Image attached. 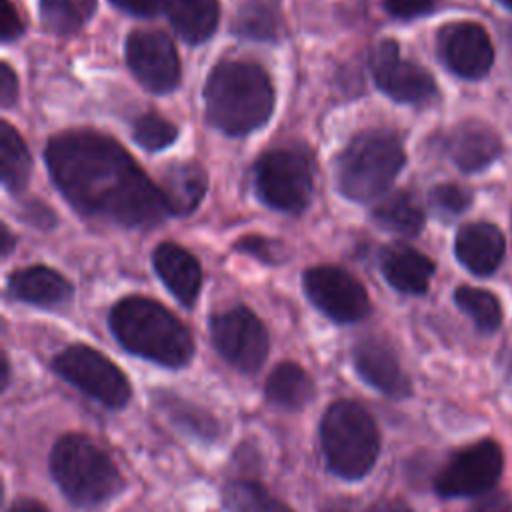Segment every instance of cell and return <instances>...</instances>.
Segmentation results:
<instances>
[{"label": "cell", "mask_w": 512, "mask_h": 512, "mask_svg": "<svg viewBox=\"0 0 512 512\" xmlns=\"http://www.w3.org/2000/svg\"><path fill=\"white\" fill-rule=\"evenodd\" d=\"M48 172L70 206L122 228H152L168 214L162 190L110 136L66 130L44 150Z\"/></svg>", "instance_id": "1"}, {"label": "cell", "mask_w": 512, "mask_h": 512, "mask_svg": "<svg viewBox=\"0 0 512 512\" xmlns=\"http://www.w3.org/2000/svg\"><path fill=\"white\" fill-rule=\"evenodd\" d=\"M274 86L254 62L222 60L204 86L206 120L228 136H246L268 122L274 112Z\"/></svg>", "instance_id": "2"}, {"label": "cell", "mask_w": 512, "mask_h": 512, "mask_svg": "<svg viewBox=\"0 0 512 512\" xmlns=\"http://www.w3.org/2000/svg\"><path fill=\"white\" fill-rule=\"evenodd\" d=\"M110 330L120 346L166 368H182L194 356L190 330L162 304L126 296L110 310Z\"/></svg>", "instance_id": "3"}, {"label": "cell", "mask_w": 512, "mask_h": 512, "mask_svg": "<svg viewBox=\"0 0 512 512\" xmlns=\"http://www.w3.org/2000/svg\"><path fill=\"white\" fill-rule=\"evenodd\" d=\"M404 162V146L394 132L380 128L360 132L336 158V186L354 202L376 200L396 180Z\"/></svg>", "instance_id": "4"}, {"label": "cell", "mask_w": 512, "mask_h": 512, "mask_svg": "<svg viewBox=\"0 0 512 512\" xmlns=\"http://www.w3.org/2000/svg\"><path fill=\"white\" fill-rule=\"evenodd\" d=\"M50 474L62 494L80 508L100 506L122 488L116 464L84 434H66L54 444Z\"/></svg>", "instance_id": "5"}, {"label": "cell", "mask_w": 512, "mask_h": 512, "mask_svg": "<svg viewBox=\"0 0 512 512\" xmlns=\"http://www.w3.org/2000/svg\"><path fill=\"white\" fill-rule=\"evenodd\" d=\"M320 442L328 468L344 480H360L380 452V434L370 412L354 400L334 402L320 422Z\"/></svg>", "instance_id": "6"}, {"label": "cell", "mask_w": 512, "mask_h": 512, "mask_svg": "<svg viewBox=\"0 0 512 512\" xmlns=\"http://www.w3.org/2000/svg\"><path fill=\"white\" fill-rule=\"evenodd\" d=\"M254 190L266 206L278 212H304L314 190L310 154L294 146L266 150L254 164Z\"/></svg>", "instance_id": "7"}, {"label": "cell", "mask_w": 512, "mask_h": 512, "mask_svg": "<svg viewBox=\"0 0 512 512\" xmlns=\"http://www.w3.org/2000/svg\"><path fill=\"white\" fill-rule=\"evenodd\" d=\"M52 370L60 378L112 410L126 406L132 396L130 382L126 380L122 370L102 352L86 344H72L58 352L52 358Z\"/></svg>", "instance_id": "8"}, {"label": "cell", "mask_w": 512, "mask_h": 512, "mask_svg": "<svg viewBox=\"0 0 512 512\" xmlns=\"http://www.w3.org/2000/svg\"><path fill=\"white\" fill-rule=\"evenodd\" d=\"M210 336L220 356L236 370L252 374L268 356V332L246 306H234L210 318Z\"/></svg>", "instance_id": "9"}, {"label": "cell", "mask_w": 512, "mask_h": 512, "mask_svg": "<svg viewBox=\"0 0 512 512\" xmlns=\"http://www.w3.org/2000/svg\"><path fill=\"white\" fill-rule=\"evenodd\" d=\"M504 456L494 440L470 444L444 464L434 480V490L442 498L482 496L492 490L502 474Z\"/></svg>", "instance_id": "10"}, {"label": "cell", "mask_w": 512, "mask_h": 512, "mask_svg": "<svg viewBox=\"0 0 512 512\" xmlns=\"http://www.w3.org/2000/svg\"><path fill=\"white\" fill-rule=\"evenodd\" d=\"M302 286L308 300L338 324L358 322L370 312L364 286L338 266L308 268L302 274Z\"/></svg>", "instance_id": "11"}, {"label": "cell", "mask_w": 512, "mask_h": 512, "mask_svg": "<svg viewBox=\"0 0 512 512\" xmlns=\"http://www.w3.org/2000/svg\"><path fill=\"white\" fill-rule=\"evenodd\" d=\"M124 56L130 72L146 90L166 94L180 84V58L174 42L164 32H130L124 46Z\"/></svg>", "instance_id": "12"}, {"label": "cell", "mask_w": 512, "mask_h": 512, "mask_svg": "<svg viewBox=\"0 0 512 512\" xmlns=\"http://www.w3.org/2000/svg\"><path fill=\"white\" fill-rule=\"evenodd\" d=\"M370 70L376 86L394 102L424 104L436 96V82L430 72L402 58L394 40H382L374 48Z\"/></svg>", "instance_id": "13"}, {"label": "cell", "mask_w": 512, "mask_h": 512, "mask_svg": "<svg viewBox=\"0 0 512 512\" xmlns=\"http://www.w3.org/2000/svg\"><path fill=\"white\" fill-rule=\"evenodd\" d=\"M436 48L442 64L464 80L484 78L494 64L492 40L478 22L444 24L436 36Z\"/></svg>", "instance_id": "14"}, {"label": "cell", "mask_w": 512, "mask_h": 512, "mask_svg": "<svg viewBox=\"0 0 512 512\" xmlns=\"http://www.w3.org/2000/svg\"><path fill=\"white\" fill-rule=\"evenodd\" d=\"M352 360L358 376L378 392L394 400H402L410 396L412 392L410 380L400 368V362L394 350L384 340L380 338L360 340L354 346Z\"/></svg>", "instance_id": "15"}, {"label": "cell", "mask_w": 512, "mask_h": 512, "mask_svg": "<svg viewBox=\"0 0 512 512\" xmlns=\"http://www.w3.org/2000/svg\"><path fill=\"white\" fill-rule=\"evenodd\" d=\"M450 160L466 174L486 170L502 154L498 132L482 120H464L456 124L446 138Z\"/></svg>", "instance_id": "16"}, {"label": "cell", "mask_w": 512, "mask_h": 512, "mask_svg": "<svg viewBox=\"0 0 512 512\" xmlns=\"http://www.w3.org/2000/svg\"><path fill=\"white\" fill-rule=\"evenodd\" d=\"M458 262L476 276H490L506 254V238L492 222H470L458 228L454 238Z\"/></svg>", "instance_id": "17"}, {"label": "cell", "mask_w": 512, "mask_h": 512, "mask_svg": "<svg viewBox=\"0 0 512 512\" xmlns=\"http://www.w3.org/2000/svg\"><path fill=\"white\" fill-rule=\"evenodd\" d=\"M152 264L168 292L182 306L192 308L202 286V268L198 260L180 244L162 242L152 254Z\"/></svg>", "instance_id": "18"}, {"label": "cell", "mask_w": 512, "mask_h": 512, "mask_svg": "<svg viewBox=\"0 0 512 512\" xmlns=\"http://www.w3.org/2000/svg\"><path fill=\"white\" fill-rule=\"evenodd\" d=\"M380 270L398 292L424 294L436 266L426 254L406 244H390L380 254Z\"/></svg>", "instance_id": "19"}, {"label": "cell", "mask_w": 512, "mask_h": 512, "mask_svg": "<svg viewBox=\"0 0 512 512\" xmlns=\"http://www.w3.org/2000/svg\"><path fill=\"white\" fill-rule=\"evenodd\" d=\"M8 292L20 302L52 308L70 300L72 284L56 270L36 264L14 270L8 276Z\"/></svg>", "instance_id": "20"}, {"label": "cell", "mask_w": 512, "mask_h": 512, "mask_svg": "<svg viewBox=\"0 0 512 512\" xmlns=\"http://www.w3.org/2000/svg\"><path fill=\"white\" fill-rule=\"evenodd\" d=\"M160 190L170 214L188 216L200 206L208 190V176L196 162H178L166 168Z\"/></svg>", "instance_id": "21"}, {"label": "cell", "mask_w": 512, "mask_h": 512, "mask_svg": "<svg viewBox=\"0 0 512 512\" xmlns=\"http://www.w3.org/2000/svg\"><path fill=\"white\" fill-rule=\"evenodd\" d=\"M232 32L256 42L282 40L286 24L278 0H246L232 18Z\"/></svg>", "instance_id": "22"}, {"label": "cell", "mask_w": 512, "mask_h": 512, "mask_svg": "<svg viewBox=\"0 0 512 512\" xmlns=\"http://www.w3.org/2000/svg\"><path fill=\"white\" fill-rule=\"evenodd\" d=\"M168 18L186 44H202L218 26V0H170Z\"/></svg>", "instance_id": "23"}, {"label": "cell", "mask_w": 512, "mask_h": 512, "mask_svg": "<svg viewBox=\"0 0 512 512\" xmlns=\"http://www.w3.org/2000/svg\"><path fill=\"white\" fill-rule=\"evenodd\" d=\"M270 404L282 410H300L314 396V382L296 362H280L268 376L264 386Z\"/></svg>", "instance_id": "24"}, {"label": "cell", "mask_w": 512, "mask_h": 512, "mask_svg": "<svg viewBox=\"0 0 512 512\" xmlns=\"http://www.w3.org/2000/svg\"><path fill=\"white\" fill-rule=\"evenodd\" d=\"M372 218L378 226L402 236H418L424 226L422 206L410 192L404 190L382 198L376 204Z\"/></svg>", "instance_id": "25"}, {"label": "cell", "mask_w": 512, "mask_h": 512, "mask_svg": "<svg viewBox=\"0 0 512 512\" xmlns=\"http://www.w3.org/2000/svg\"><path fill=\"white\" fill-rule=\"evenodd\" d=\"M0 156L4 188L12 194L22 192L30 178L32 160L22 136L6 120L0 122Z\"/></svg>", "instance_id": "26"}, {"label": "cell", "mask_w": 512, "mask_h": 512, "mask_svg": "<svg viewBox=\"0 0 512 512\" xmlns=\"http://www.w3.org/2000/svg\"><path fill=\"white\" fill-rule=\"evenodd\" d=\"M224 506L228 512H292L254 480L238 478L224 486Z\"/></svg>", "instance_id": "27"}, {"label": "cell", "mask_w": 512, "mask_h": 512, "mask_svg": "<svg viewBox=\"0 0 512 512\" xmlns=\"http://www.w3.org/2000/svg\"><path fill=\"white\" fill-rule=\"evenodd\" d=\"M96 0H40V16L56 34L78 32L94 14Z\"/></svg>", "instance_id": "28"}, {"label": "cell", "mask_w": 512, "mask_h": 512, "mask_svg": "<svg viewBox=\"0 0 512 512\" xmlns=\"http://www.w3.org/2000/svg\"><path fill=\"white\" fill-rule=\"evenodd\" d=\"M454 302L472 318L480 332H494L500 328L502 306L492 292L474 286H460L454 290Z\"/></svg>", "instance_id": "29"}, {"label": "cell", "mask_w": 512, "mask_h": 512, "mask_svg": "<svg viewBox=\"0 0 512 512\" xmlns=\"http://www.w3.org/2000/svg\"><path fill=\"white\" fill-rule=\"evenodd\" d=\"M132 136L138 146L148 152L168 148L178 138V128L156 112L140 114L132 124Z\"/></svg>", "instance_id": "30"}, {"label": "cell", "mask_w": 512, "mask_h": 512, "mask_svg": "<svg viewBox=\"0 0 512 512\" xmlns=\"http://www.w3.org/2000/svg\"><path fill=\"white\" fill-rule=\"evenodd\" d=\"M168 400L170 402L166 406V412L170 414V418L176 424L184 426L186 430H190L192 434H196V436H200L204 440H210V438H214L218 434V424H216V420L210 414L198 410L196 406L182 404L178 398H168Z\"/></svg>", "instance_id": "31"}, {"label": "cell", "mask_w": 512, "mask_h": 512, "mask_svg": "<svg viewBox=\"0 0 512 512\" xmlns=\"http://www.w3.org/2000/svg\"><path fill=\"white\" fill-rule=\"evenodd\" d=\"M428 202L432 206V210L442 216V218H454L458 214H462L470 202H472V194L454 184V182H444V184H438L430 190L428 194Z\"/></svg>", "instance_id": "32"}, {"label": "cell", "mask_w": 512, "mask_h": 512, "mask_svg": "<svg viewBox=\"0 0 512 512\" xmlns=\"http://www.w3.org/2000/svg\"><path fill=\"white\" fill-rule=\"evenodd\" d=\"M236 250L238 252H244V254H250L266 264H278L286 258V252H284V246L272 238H264V236H256V234H250V236H244L236 242Z\"/></svg>", "instance_id": "33"}, {"label": "cell", "mask_w": 512, "mask_h": 512, "mask_svg": "<svg viewBox=\"0 0 512 512\" xmlns=\"http://www.w3.org/2000/svg\"><path fill=\"white\" fill-rule=\"evenodd\" d=\"M436 0H384V8L388 14L400 20H414L426 16L434 10Z\"/></svg>", "instance_id": "34"}, {"label": "cell", "mask_w": 512, "mask_h": 512, "mask_svg": "<svg viewBox=\"0 0 512 512\" xmlns=\"http://www.w3.org/2000/svg\"><path fill=\"white\" fill-rule=\"evenodd\" d=\"M0 38L2 42H12L22 36L24 32V22L18 16L16 6L10 0H2V16H0Z\"/></svg>", "instance_id": "35"}, {"label": "cell", "mask_w": 512, "mask_h": 512, "mask_svg": "<svg viewBox=\"0 0 512 512\" xmlns=\"http://www.w3.org/2000/svg\"><path fill=\"white\" fill-rule=\"evenodd\" d=\"M18 100V78L10 64L2 62L0 66V102L4 108H10Z\"/></svg>", "instance_id": "36"}, {"label": "cell", "mask_w": 512, "mask_h": 512, "mask_svg": "<svg viewBox=\"0 0 512 512\" xmlns=\"http://www.w3.org/2000/svg\"><path fill=\"white\" fill-rule=\"evenodd\" d=\"M470 512H512V500L504 492L482 494Z\"/></svg>", "instance_id": "37"}, {"label": "cell", "mask_w": 512, "mask_h": 512, "mask_svg": "<svg viewBox=\"0 0 512 512\" xmlns=\"http://www.w3.org/2000/svg\"><path fill=\"white\" fill-rule=\"evenodd\" d=\"M114 2L120 10L134 14V16H152L158 10L166 8L170 0H110Z\"/></svg>", "instance_id": "38"}, {"label": "cell", "mask_w": 512, "mask_h": 512, "mask_svg": "<svg viewBox=\"0 0 512 512\" xmlns=\"http://www.w3.org/2000/svg\"><path fill=\"white\" fill-rule=\"evenodd\" d=\"M22 218H28L34 226H40V228H52L56 224L54 212L48 206H44L42 202H38V200H32V202H28L24 206Z\"/></svg>", "instance_id": "39"}, {"label": "cell", "mask_w": 512, "mask_h": 512, "mask_svg": "<svg viewBox=\"0 0 512 512\" xmlns=\"http://www.w3.org/2000/svg\"><path fill=\"white\" fill-rule=\"evenodd\" d=\"M366 512H412V508L404 500H400V498H388V500L376 502Z\"/></svg>", "instance_id": "40"}, {"label": "cell", "mask_w": 512, "mask_h": 512, "mask_svg": "<svg viewBox=\"0 0 512 512\" xmlns=\"http://www.w3.org/2000/svg\"><path fill=\"white\" fill-rule=\"evenodd\" d=\"M6 512H46V508L36 500L22 498V500H16Z\"/></svg>", "instance_id": "41"}, {"label": "cell", "mask_w": 512, "mask_h": 512, "mask_svg": "<svg viewBox=\"0 0 512 512\" xmlns=\"http://www.w3.org/2000/svg\"><path fill=\"white\" fill-rule=\"evenodd\" d=\"M14 244H16V238L12 236L10 228L6 224H2L0 226V252H2V256H8L14 248Z\"/></svg>", "instance_id": "42"}, {"label": "cell", "mask_w": 512, "mask_h": 512, "mask_svg": "<svg viewBox=\"0 0 512 512\" xmlns=\"http://www.w3.org/2000/svg\"><path fill=\"white\" fill-rule=\"evenodd\" d=\"M8 376H10V364H8L6 354H2V378H0L2 388H6V386H8Z\"/></svg>", "instance_id": "43"}, {"label": "cell", "mask_w": 512, "mask_h": 512, "mask_svg": "<svg viewBox=\"0 0 512 512\" xmlns=\"http://www.w3.org/2000/svg\"><path fill=\"white\" fill-rule=\"evenodd\" d=\"M328 512H352V510H350V508H348V506H346V508H342V506H340V504H336V506H334V508H332V510H328Z\"/></svg>", "instance_id": "44"}, {"label": "cell", "mask_w": 512, "mask_h": 512, "mask_svg": "<svg viewBox=\"0 0 512 512\" xmlns=\"http://www.w3.org/2000/svg\"><path fill=\"white\" fill-rule=\"evenodd\" d=\"M498 4H502L504 8H508V10H512V0H496Z\"/></svg>", "instance_id": "45"}]
</instances>
